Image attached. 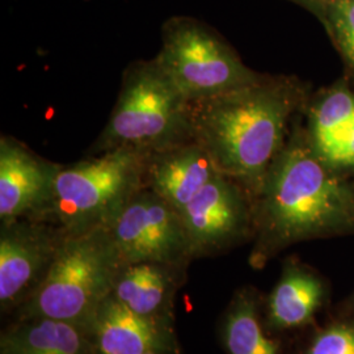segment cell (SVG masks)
Segmentation results:
<instances>
[{
  "instance_id": "2e32d148",
  "label": "cell",
  "mask_w": 354,
  "mask_h": 354,
  "mask_svg": "<svg viewBox=\"0 0 354 354\" xmlns=\"http://www.w3.org/2000/svg\"><path fill=\"white\" fill-rule=\"evenodd\" d=\"M230 354H279L274 342L264 335L252 299L243 297L232 306L225 327Z\"/></svg>"
},
{
  "instance_id": "d6986e66",
  "label": "cell",
  "mask_w": 354,
  "mask_h": 354,
  "mask_svg": "<svg viewBox=\"0 0 354 354\" xmlns=\"http://www.w3.org/2000/svg\"><path fill=\"white\" fill-rule=\"evenodd\" d=\"M307 354H354V327L337 324L323 330Z\"/></svg>"
},
{
  "instance_id": "5bb4252c",
  "label": "cell",
  "mask_w": 354,
  "mask_h": 354,
  "mask_svg": "<svg viewBox=\"0 0 354 354\" xmlns=\"http://www.w3.org/2000/svg\"><path fill=\"white\" fill-rule=\"evenodd\" d=\"M323 297V288L313 274L288 269L269 298V320L279 329L306 324L314 317Z\"/></svg>"
},
{
  "instance_id": "ac0fdd59",
  "label": "cell",
  "mask_w": 354,
  "mask_h": 354,
  "mask_svg": "<svg viewBox=\"0 0 354 354\" xmlns=\"http://www.w3.org/2000/svg\"><path fill=\"white\" fill-rule=\"evenodd\" d=\"M329 17L342 53L354 71V0H333Z\"/></svg>"
},
{
  "instance_id": "9c48e42d",
  "label": "cell",
  "mask_w": 354,
  "mask_h": 354,
  "mask_svg": "<svg viewBox=\"0 0 354 354\" xmlns=\"http://www.w3.org/2000/svg\"><path fill=\"white\" fill-rule=\"evenodd\" d=\"M64 231L44 219H17L1 223L0 302L12 304L37 288L46 274Z\"/></svg>"
},
{
  "instance_id": "ffe728a7",
  "label": "cell",
  "mask_w": 354,
  "mask_h": 354,
  "mask_svg": "<svg viewBox=\"0 0 354 354\" xmlns=\"http://www.w3.org/2000/svg\"><path fill=\"white\" fill-rule=\"evenodd\" d=\"M327 163L337 167L354 165V117L344 127L342 131L330 140L328 146L317 153Z\"/></svg>"
},
{
  "instance_id": "ba28073f",
  "label": "cell",
  "mask_w": 354,
  "mask_h": 354,
  "mask_svg": "<svg viewBox=\"0 0 354 354\" xmlns=\"http://www.w3.org/2000/svg\"><path fill=\"white\" fill-rule=\"evenodd\" d=\"M61 168L15 137L0 136V219H45Z\"/></svg>"
},
{
  "instance_id": "3957f363",
  "label": "cell",
  "mask_w": 354,
  "mask_h": 354,
  "mask_svg": "<svg viewBox=\"0 0 354 354\" xmlns=\"http://www.w3.org/2000/svg\"><path fill=\"white\" fill-rule=\"evenodd\" d=\"M190 140V102L153 57L125 68L112 113L88 155L115 149L150 153Z\"/></svg>"
},
{
  "instance_id": "7c38bea8",
  "label": "cell",
  "mask_w": 354,
  "mask_h": 354,
  "mask_svg": "<svg viewBox=\"0 0 354 354\" xmlns=\"http://www.w3.org/2000/svg\"><path fill=\"white\" fill-rule=\"evenodd\" d=\"M95 354L163 353L172 345L169 333L155 317L129 310L111 294L88 326Z\"/></svg>"
},
{
  "instance_id": "277c9868",
  "label": "cell",
  "mask_w": 354,
  "mask_h": 354,
  "mask_svg": "<svg viewBox=\"0 0 354 354\" xmlns=\"http://www.w3.org/2000/svg\"><path fill=\"white\" fill-rule=\"evenodd\" d=\"M124 266L106 226L77 234L64 232L23 315L59 319L88 329L100 304L113 292Z\"/></svg>"
},
{
  "instance_id": "5b68a950",
  "label": "cell",
  "mask_w": 354,
  "mask_h": 354,
  "mask_svg": "<svg viewBox=\"0 0 354 354\" xmlns=\"http://www.w3.org/2000/svg\"><path fill=\"white\" fill-rule=\"evenodd\" d=\"M147 152L115 149L61 165L44 221L66 234L108 226L114 215L145 188Z\"/></svg>"
},
{
  "instance_id": "44dd1931",
  "label": "cell",
  "mask_w": 354,
  "mask_h": 354,
  "mask_svg": "<svg viewBox=\"0 0 354 354\" xmlns=\"http://www.w3.org/2000/svg\"><path fill=\"white\" fill-rule=\"evenodd\" d=\"M146 354H160V353H156V352H150V353H146Z\"/></svg>"
},
{
  "instance_id": "8fae6325",
  "label": "cell",
  "mask_w": 354,
  "mask_h": 354,
  "mask_svg": "<svg viewBox=\"0 0 354 354\" xmlns=\"http://www.w3.org/2000/svg\"><path fill=\"white\" fill-rule=\"evenodd\" d=\"M218 174L212 155L201 143L190 140L147 153L145 188L180 212Z\"/></svg>"
},
{
  "instance_id": "4fadbf2b",
  "label": "cell",
  "mask_w": 354,
  "mask_h": 354,
  "mask_svg": "<svg viewBox=\"0 0 354 354\" xmlns=\"http://www.w3.org/2000/svg\"><path fill=\"white\" fill-rule=\"evenodd\" d=\"M88 330L75 323L30 317L3 333L1 354H91Z\"/></svg>"
},
{
  "instance_id": "6da1fadb",
  "label": "cell",
  "mask_w": 354,
  "mask_h": 354,
  "mask_svg": "<svg viewBox=\"0 0 354 354\" xmlns=\"http://www.w3.org/2000/svg\"><path fill=\"white\" fill-rule=\"evenodd\" d=\"M297 100L288 80L260 77L241 88L190 102L193 138L212 155L221 174L259 190L283 149Z\"/></svg>"
},
{
  "instance_id": "30bf717a",
  "label": "cell",
  "mask_w": 354,
  "mask_h": 354,
  "mask_svg": "<svg viewBox=\"0 0 354 354\" xmlns=\"http://www.w3.org/2000/svg\"><path fill=\"white\" fill-rule=\"evenodd\" d=\"M192 257L222 248L241 234L247 212L235 180L218 174L180 210Z\"/></svg>"
},
{
  "instance_id": "e0dca14e",
  "label": "cell",
  "mask_w": 354,
  "mask_h": 354,
  "mask_svg": "<svg viewBox=\"0 0 354 354\" xmlns=\"http://www.w3.org/2000/svg\"><path fill=\"white\" fill-rule=\"evenodd\" d=\"M353 117L354 95L346 89H339L328 95L313 114L314 151H322Z\"/></svg>"
},
{
  "instance_id": "52a82bcc",
  "label": "cell",
  "mask_w": 354,
  "mask_h": 354,
  "mask_svg": "<svg viewBox=\"0 0 354 354\" xmlns=\"http://www.w3.org/2000/svg\"><path fill=\"white\" fill-rule=\"evenodd\" d=\"M106 227L125 266H172L192 257L180 212L149 188L138 190Z\"/></svg>"
},
{
  "instance_id": "7a4b0ae2",
  "label": "cell",
  "mask_w": 354,
  "mask_h": 354,
  "mask_svg": "<svg viewBox=\"0 0 354 354\" xmlns=\"http://www.w3.org/2000/svg\"><path fill=\"white\" fill-rule=\"evenodd\" d=\"M264 236L283 244L353 221L354 196L302 143L283 147L260 185Z\"/></svg>"
},
{
  "instance_id": "9a60e30c",
  "label": "cell",
  "mask_w": 354,
  "mask_h": 354,
  "mask_svg": "<svg viewBox=\"0 0 354 354\" xmlns=\"http://www.w3.org/2000/svg\"><path fill=\"white\" fill-rule=\"evenodd\" d=\"M165 268L152 263L127 264L118 274L112 295L142 317H155L168 291Z\"/></svg>"
},
{
  "instance_id": "8992f818",
  "label": "cell",
  "mask_w": 354,
  "mask_h": 354,
  "mask_svg": "<svg viewBox=\"0 0 354 354\" xmlns=\"http://www.w3.org/2000/svg\"><path fill=\"white\" fill-rule=\"evenodd\" d=\"M189 102L241 88L259 80L227 44L190 19H174L163 29L155 57Z\"/></svg>"
}]
</instances>
